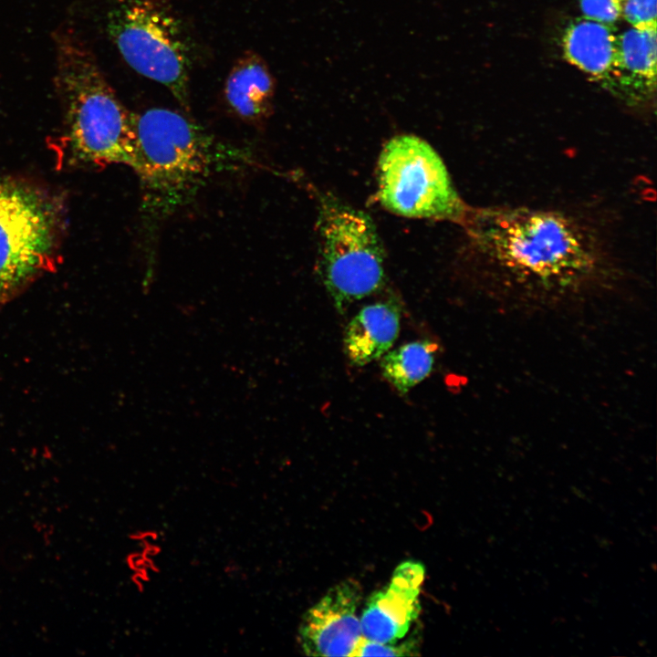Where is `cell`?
Masks as SVG:
<instances>
[{"label": "cell", "instance_id": "obj_1", "mask_svg": "<svg viewBox=\"0 0 657 657\" xmlns=\"http://www.w3.org/2000/svg\"><path fill=\"white\" fill-rule=\"evenodd\" d=\"M489 292L527 304L574 299L613 270L604 235L576 210L489 207L461 223Z\"/></svg>", "mask_w": 657, "mask_h": 657}, {"label": "cell", "instance_id": "obj_2", "mask_svg": "<svg viewBox=\"0 0 657 657\" xmlns=\"http://www.w3.org/2000/svg\"><path fill=\"white\" fill-rule=\"evenodd\" d=\"M130 168L139 178L146 229L189 203L216 172L256 164L246 150L215 138L182 113L165 108L134 114Z\"/></svg>", "mask_w": 657, "mask_h": 657}, {"label": "cell", "instance_id": "obj_3", "mask_svg": "<svg viewBox=\"0 0 657 657\" xmlns=\"http://www.w3.org/2000/svg\"><path fill=\"white\" fill-rule=\"evenodd\" d=\"M54 83L66 120V141L78 161L130 167L135 145L134 114L119 99L97 59L72 28L53 34Z\"/></svg>", "mask_w": 657, "mask_h": 657}, {"label": "cell", "instance_id": "obj_4", "mask_svg": "<svg viewBox=\"0 0 657 657\" xmlns=\"http://www.w3.org/2000/svg\"><path fill=\"white\" fill-rule=\"evenodd\" d=\"M318 229V272L339 312L383 287L385 254L367 214L333 197H322Z\"/></svg>", "mask_w": 657, "mask_h": 657}, {"label": "cell", "instance_id": "obj_5", "mask_svg": "<svg viewBox=\"0 0 657 657\" xmlns=\"http://www.w3.org/2000/svg\"><path fill=\"white\" fill-rule=\"evenodd\" d=\"M106 30L130 68L163 85L189 110L190 47L172 14L157 0H117Z\"/></svg>", "mask_w": 657, "mask_h": 657}, {"label": "cell", "instance_id": "obj_6", "mask_svg": "<svg viewBox=\"0 0 657 657\" xmlns=\"http://www.w3.org/2000/svg\"><path fill=\"white\" fill-rule=\"evenodd\" d=\"M377 180L381 205L403 217L462 223L469 210L440 156L413 135L396 136L384 145Z\"/></svg>", "mask_w": 657, "mask_h": 657}, {"label": "cell", "instance_id": "obj_7", "mask_svg": "<svg viewBox=\"0 0 657 657\" xmlns=\"http://www.w3.org/2000/svg\"><path fill=\"white\" fill-rule=\"evenodd\" d=\"M58 219L44 193L22 183H0V299L51 267Z\"/></svg>", "mask_w": 657, "mask_h": 657}, {"label": "cell", "instance_id": "obj_8", "mask_svg": "<svg viewBox=\"0 0 657 657\" xmlns=\"http://www.w3.org/2000/svg\"><path fill=\"white\" fill-rule=\"evenodd\" d=\"M360 584L347 579L331 587L301 619L297 641L308 656H355L362 640L357 614Z\"/></svg>", "mask_w": 657, "mask_h": 657}, {"label": "cell", "instance_id": "obj_9", "mask_svg": "<svg viewBox=\"0 0 657 657\" xmlns=\"http://www.w3.org/2000/svg\"><path fill=\"white\" fill-rule=\"evenodd\" d=\"M425 569L404 561L394 569L388 586L372 593L360 617L363 639L390 643L402 639L421 612L420 593Z\"/></svg>", "mask_w": 657, "mask_h": 657}, {"label": "cell", "instance_id": "obj_10", "mask_svg": "<svg viewBox=\"0 0 657 657\" xmlns=\"http://www.w3.org/2000/svg\"><path fill=\"white\" fill-rule=\"evenodd\" d=\"M275 87V79L265 60L248 51L231 68L224 96L235 115L256 125L263 123L271 113Z\"/></svg>", "mask_w": 657, "mask_h": 657}, {"label": "cell", "instance_id": "obj_11", "mask_svg": "<svg viewBox=\"0 0 657 657\" xmlns=\"http://www.w3.org/2000/svg\"><path fill=\"white\" fill-rule=\"evenodd\" d=\"M401 312L394 301L367 305L347 325L343 347L349 362L364 366L381 358L400 332Z\"/></svg>", "mask_w": 657, "mask_h": 657}, {"label": "cell", "instance_id": "obj_12", "mask_svg": "<svg viewBox=\"0 0 657 657\" xmlns=\"http://www.w3.org/2000/svg\"><path fill=\"white\" fill-rule=\"evenodd\" d=\"M568 60L582 71L604 78L614 70L617 36L611 26L589 19H577L563 36Z\"/></svg>", "mask_w": 657, "mask_h": 657}, {"label": "cell", "instance_id": "obj_13", "mask_svg": "<svg viewBox=\"0 0 657 657\" xmlns=\"http://www.w3.org/2000/svg\"><path fill=\"white\" fill-rule=\"evenodd\" d=\"M435 351L436 345L429 340L408 342L389 350L381 362L382 375L399 393L405 394L429 376Z\"/></svg>", "mask_w": 657, "mask_h": 657}, {"label": "cell", "instance_id": "obj_14", "mask_svg": "<svg viewBox=\"0 0 657 657\" xmlns=\"http://www.w3.org/2000/svg\"><path fill=\"white\" fill-rule=\"evenodd\" d=\"M628 73L647 89L656 79V27H631L617 36L614 72Z\"/></svg>", "mask_w": 657, "mask_h": 657}, {"label": "cell", "instance_id": "obj_15", "mask_svg": "<svg viewBox=\"0 0 657 657\" xmlns=\"http://www.w3.org/2000/svg\"><path fill=\"white\" fill-rule=\"evenodd\" d=\"M420 642L416 631L402 643H382L362 638L355 656H413L419 654Z\"/></svg>", "mask_w": 657, "mask_h": 657}, {"label": "cell", "instance_id": "obj_16", "mask_svg": "<svg viewBox=\"0 0 657 657\" xmlns=\"http://www.w3.org/2000/svg\"><path fill=\"white\" fill-rule=\"evenodd\" d=\"M35 557L30 543L22 538L5 541L0 548V562L9 571L18 572L26 568Z\"/></svg>", "mask_w": 657, "mask_h": 657}, {"label": "cell", "instance_id": "obj_17", "mask_svg": "<svg viewBox=\"0 0 657 657\" xmlns=\"http://www.w3.org/2000/svg\"><path fill=\"white\" fill-rule=\"evenodd\" d=\"M620 1L621 16L632 27H656V0Z\"/></svg>", "mask_w": 657, "mask_h": 657}, {"label": "cell", "instance_id": "obj_18", "mask_svg": "<svg viewBox=\"0 0 657 657\" xmlns=\"http://www.w3.org/2000/svg\"><path fill=\"white\" fill-rule=\"evenodd\" d=\"M586 19L612 26L621 16L620 0H579Z\"/></svg>", "mask_w": 657, "mask_h": 657}]
</instances>
